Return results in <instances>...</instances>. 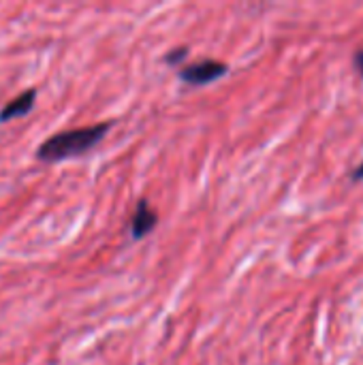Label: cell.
Wrapping results in <instances>:
<instances>
[{"mask_svg": "<svg viewBox=\"0 0 363 365\" xmlns=\"http://www.w3.org/2000/svg\"><path fill=\"white\" fill-rule=\"evenodd\" d=\"M109 128H111L109 122H101L94 126L58 133L41 143V148L36 150V158L43 163H58V160H64L71 156H79V154L92 150L96 143H101Z\"/></svg>", "mask_w": 363, "mask_h": 365, "instance_id": "obj_1", "label": "cell"}, {"mask_svg": "<svg viewBox=\"0 0 363 365\" xmlns=\"http://www.w3.org/2000/svg\"><path fill=\"white\" fill-rule=\"evenodd\" d=\"M227 71H229V66L225 62L201 60V62H195V64L180 68V79L190 83V86H205V83H212V81L220 79L223 75H227Z\"/></svg>", "mask_w": 363, "mask_h": 365, "instance_id": "obj_2", "label": "cell"}, {"mask_svg": "<svg viewBox=\"0 0 363 365\" xmlns=\"http://www.w3.org/2000/svg\"><path fill=\"white\" fill-rule=\"evenodd\" d=\"M158 225V214L150 207V203L145 199H141L137 203V210L133 214L131 220V235L133 240H143L145 235H150Z\"/></svg>", "mask_w": 363, "mask_h": 365, "instance_id": "obj_3", "label": "cell"}, {"mask_svg": "<svg viewBox=\"0 0 363 365\" xmlns=\"http://www.w3.org/2000/svg\"><path fill=\"white\" fill-rule=\"evenodd\" d=\"M34 98H36V90H26L19 96H15L13 101H9L4 105V109L0 111V122H9L13 118H21L26 113H30V109L34 107Z\"/></svg>", "mask_w": 363, "mask_h": 365, "instance_id": "obj_4", "label": "cell"}, {"mask_svg": "<svg viewBox=\"0 0 363 365\" xmlns=\"http://www.w3.org/2000/svg\"><path fill=\"white\" fill-rule=\"evenodd\" d=\"M186 53H188V49H186V47L173 49V51H171V53L167 56V62H169V64H178V62H180L182 58H186Z\"/></svg>", "mask_w": 363, "mask_h": 365, "instance_id": "obj_5", "label": "cell"}, {"mask_svg": "<svg viewBox=\"0 0 363 365\" xmlns=\"http://www.w3.org/2000/svg\"><path fill=\"white\" fill-rule=\"evenodd\" d=\"M351 178H353V180H363V163L359 165V167H355V169H353Z\"/></svg>", "mask_w": 363, "mask_h": 365, "instance_id": "obj_6", "label": "cell"}, {"mask_svg": "<svg viewBox=\"0 0 363 365\" xmlns=\"http://www.w3.org/2000/svg\"><path fill=\"white\" fill-rule=\"evenodd\" d=\"M355 64H357V71L362 73V77H363V49L355 56Z\"/></svg>", "mask_w": 363, "mask_h": 365, "instance_id": "obj_7", "label": "cell"}]
</instances>
